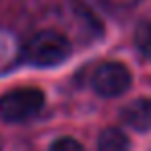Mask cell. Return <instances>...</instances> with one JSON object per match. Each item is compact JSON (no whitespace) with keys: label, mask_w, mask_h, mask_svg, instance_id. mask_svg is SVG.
Listing matches in <instances>:
<instances>
[{"label":"cell","mask_w":151,"mask_h":151,"mask_svg":"<svg viewBox=\"0 0 151 151\" xmlns=\"http://www.w3.org/2000/svg\"><path fill=\"white\" fill-rule=\"evenodd\" d=\"M70 42L58 31H42L29 40L23 50V60L37 68H52L70 56Z\"/></svg>","instance_id":"1"},{"label":"cell","mask_w":151,"mask_h":151,"mask_svg":"<svg viewBox=\"0 0 151 151\" xmlns=\"http://www.w3.org/2000/svg\"><path fill=\"white\" fill-rule=\"evenodd\" d=\"M46 104V95L37 87H17L0 95V120L19 124L35 118Z\"/></svg>","instance_id":"2"},{"label":"cell","mask_w":151,"mask_h":151,"mask_svg":"<svg viewBox=\"0 0 151 151\" xmlns=\"http://www.w3.org/2000/svg\"><path fill=\"white\" fill-rule=\"evenodd\" d=\"M91 85L99 97L112 99L124 95L132 87V75L128 66L122 62H104L95 68L91 77Z\"/></svg>","instance_id":"3"},{"label":"cell","mask_w":151,"mask_h":151,"mask_svg":"<svg viewBox=\"0 0 151 151\" xmlns=\"http://www.w3.org/2000/svg\"><path fill=\"white\" fill-rule=\"evenodd\" d=\"M120 118L132 130L149 132L151 130V97H141L130 101L128 106L120 110Z\"/></svg>","instance_id":"4"},{"label":"cell","mask_w":151,"mask_h":151,"mask_svg":"<svg viewBox=\"0 0 151 151\" xmlns=\"http://www.w3.org/2000/svg\"><path fill=\"white\" fill-rule=\"evenodd\" d=\"M97 151H130V139L122 128L110 126L99 132Z\"/></svg>","instance_id":"5"},{"label":"cell","mask_w":151,"mask_h":151,"mask_svg":"<svg viewBox=\"0 0 151 151\" xmlns=\"http://www.w3.org/2000/svg\"><path fill=\"white\" fill-rule=\"evenodd\" d=\"M134 44H137V50L151 60V23L149 21H143L137 25L134 29Z\"/></svg>","instance_id":"6"},{"label":"cell","mask_w":151,"mask_h":151,"mask_svg":"<svg viewBox=\"0 0 151 151\" xmlns=\"http://www.w3.org/2000/svg\"><path fill=\"white\" fill-rule=\"evenodd\" d=\"M50 151H85V147L73 137H60L50 145Z\"/></svg>","instance_id":"7"}]
</instances>
